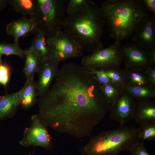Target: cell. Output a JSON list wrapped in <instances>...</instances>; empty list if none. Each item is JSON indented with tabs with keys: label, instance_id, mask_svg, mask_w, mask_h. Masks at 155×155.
Segmentation results:
<instances>
[{
	"label": "cell",
	"instance_id": "1",
	"mask_svg": "<svg viewBox=\"0 0 155 155\" xmlns=\"http://www.w3.org/2000/svg\"><path fill=\"white\" fill-rule=\"evenodd\" d=\"M51 88L38 101L46 126L78 137L89 136L106 115L109 104L95 76L82 65L64 64Z\"/></svg>",
	"mask_w": 155,
	"mask_h": 155
},
{
	"label": "cell",
	"instance_id": "2",
	"mask_svg": "<svg viewBox=\"0 0 155 155\" xmlns=\"http://www.w3.org/2000/svg\"><path fill=\"white\" fill-rule=\"evenodd\" d=\"M105 22L100 6L87 0L82 9L67 16L63 28L83 51L91 53L103 48L102 38Z\"/></svg>",
	"mask_w": 155,
	"mask_h": 155
},
{
	"label": "cell",
	"instance_id": "3",
	"mask_svg": "<svg viewBox=\"0 0 155 155\" xmlns=\"http://www.w3.org/2000/svg\"><path fill=\"white\" fill-rule=\"evenodd\" d=\"M100 7L110 36L119 42L134 34L150 14L142 0H106Z\"/></svg>",
	"mask_w": 155,
	"mask_h": 155
},
{
	"label": "cell",
	"instance_id": "4",
	"mask_svg": "<svg viewBox=\"0 0 155 155\" xmlns=\"http://www.w3.org/2000/svg\"><path fill=\"white\" fill-rule=\"evenodd\" d=\"M140 140L138 127L120 125L92 137L80 152L82 155H118L124 151H129Z\"/></svg>",
	"mask_w": 155,
	"mask_h": 155
},
{
	"label": "cell",
	"instance_id": "5",
	"mask_svg": "<svg viewBox=\"0 0 155 155\" xmlns=\"http://www.w3.org/2000/svg\"><path fill=\"white\" fill-rule=\"evenodd\" d=\"M37 10L34 17L36 31L48 38L61 30L66 18V7L63 0H36Z\"/></svg>",
	"mask_w": 155,
	"mask_h": 155
},
{
	"label": "cell",
	"instance_id": "6",
	"mask_svg": "<svg viewBox=\"0 0 155 155\" xmlns=\"http://www.w3.org/2000/svg\"><path fill=\"white\" fill-rule=\"evenodd\" d=\"M121 47L120 42L115 41L105 48L84 56L81 65L88 71L120 67L123 62Z\"/></svg>",
	"mask_w": 155,
	"mask_h": 155
},
{
	"label": "cell",
	"instance_id": "7",
	"mask_svg": "<svg viewBox=\"0 0 155 155\" xmlns=\"http://www.w3.org/2000/svg\"><path fill=\"white\" fill-rule=\"evenodd\" d=\"M121 51L125 69L146 70L155 64V49L134 42L122 46Z\"/></svg>",
	"mask_w": 155,
	"mask_h": 155
},
{
	"label": "cell",
	"instance_id": "8",
	"mask_svg": "<svg viewBox=\"0 0 155 155\" xmlns=\"http://www.w3.org/2000/svg\"><path fill=\"white\" fill-rule=\"evenodd\" d=\"M47 40L51 56L59 62L69 58L83 56L80 46L63 30L53 36L47 38Z\"/></svg>",
	"mask_w": 155,
	"mask_h": 155
},
{
	"label": "cell",
	"instance_id": "9",
	"mask_svg": "<svg viewBox=\"0 0 155 155\" xmlns=\"http://www.w3.org/2000/svg\"><path fill=\"white\" fill-rule=\"evenodd\" d=\"M31 126L25 130L24 137L20 142L25 147L31 146H38L45 149H50L51 143L46 126L38 115L32 117Z\"/></svg>",
	"mask_w": 155,
	"mask_h": 155
},
{
	"label": "cell",
	"instance_id": "10",
	"mask_svg": "<svg viewBox=\"0 0 155 155\" xmlns=\"http://www.w3.org/2000/svg\"><path fill=\"white\" fill-rule=\"evenodd\" d=\"M135 101L124 88L117 97L109 104L110 118L119 123L120 125H124L132 119Z\"/></svg>",
	"mask_w": 155,
	"mask_h": 155
},
{
	"label": "cell",
	"instance_id": "11",
	"mask_svg": "<svg viewBox=\"0 0 155 155\" xmlns=\"http://www.w3.org/2000/svg\"><path fill=\"white\" fill-rule=\"evenodd\" d=\"M59 63L51 57L41 61L37 73L38 79L36 82L37 92L39 97L44 95L49 90L50 85L57 73Z\"/></svg>",
	"mask_w": 155,
	"mask_h": 155
},
{
	"label": "cell",
	"instance_id": "12",
	"mask_svg": "<svg viewBox=\"0 0 155 155\" xmlns=\"http://www.w3.org/2000/svg\"><path fill=\"white\" fill-rule=\"evenodd\" d=\"M133 40L149 49H155L154 14H150L140 25L134 33Z\"/></svg>",
	"mask_w": 155,
	"mask_h": 155
},
{
	"label": "cell",
	"instance_id": "13",
	"mask_svg": "<svg viewBox=\"0 0 155 155\" xmlns=\"http://www.w3.org/2000/svg\"><path fill=\"white\" fill-rule=\"evenodd\" d=\"M36 23L34 17L28 18L26 16L13 20L7 25V34L12 36L14 41L18 42L19 39L36 32Z\"/></svg>",
	"mask_w": 155,
	"mask_h": 155
},
{
	"label": "cell",
	"instance_id": "14",
	"mask_svg": "<svg viewBox=\"0 0 155 155\" xmlns=\"http://www.w3.org/2000/svg\"><path fill=\"white\" fill-rule=\"evenodd\" d=\"M132 119L140 124L155 122V102L151 100L135 101Z\"/></svg>",
	"mask_w": 155,
	"mask_h": 155
},
{
	"label": "cell",
	"instance_id": "15",
	"mask_svg": "<svg viewBox=\"0 0 155 155\" xmlns=\"http://www.w3.org/2000/svg\"><path fill=\"white\" fill-rule=\"evenodd\" d=\"M17 92L21 107L25 109L30 108L35 103L38 97L36 83L34 78L26 80L24 86Z\"/></svg>",
	"mask_w": 155,
	"mask_h": 155
},
{
	"label": "cell",
	"instance_id": "16",
	"mask_svg": "<svg viewBox=\"0 0 155 155\" xmlns=\"http://www.w3.org/2000/svg\"><path fill=\"white\" fill-rule=\"evenodd\" d=\"M25 61L23 71L26 80L34 78L38 73L41 60L38 56L30 48L26 50Z\"/></svg>",
	"mask_w": 155,
	"mask_h": 155
},
{
	"label": "cell",
	"instance_id": "17",
	"mask_svg": "<svg viewBox=\"0 0 155 155\" xmlns=\"http://www.w3.org/2000/svg\"><path fill=\"white\" fill-rule=\"evenodd\" d=\"M20 106L18 92L0 96V118L14 113Z\"/></svg>",
	"mask_w": 155,
	"mask_h": 155
},
{
	"label": "cell",
	"instance_id": "18",
	"mask_svg": "<svg viewBox=\"0 0 155 155\" xmlns=\"http://www.w3.org/2000/svg\"><path fill=\"white\" fill-rule=\"evenodd\" d=\"M36 32L30 47L41 61L44 60L51 57L47 38L40 32Z\"/></svg>",
	"mask_w": 155,
	"mask_h": 155
},
{
	"label": "cell",
	"instance_id": "19",
	"mask_svg": "<svg viewBox=\"0 0 155 155\" xmlns=\"http://www.w3.org/2000/svg\"><path fill=\"white\" fill-rule=\"evenodd\" d=\"M146 71L124 68L123 69L124 86L150 85L147 78Z\"/></svg>",
	"mask_w": 155,
	"mask_h": 155
},
{
	"label": "cell",
	"instance_id": "20",
	"mask_svg": "<svg viewBox=\"0 0 155 155\" xmlns=\"http://www.w3.org/2000/svg\"><path fill=\"white\" fill-rule=\"evenodd\" d=\"M124 88L135 100H151L155 98V88L150 85L124 86Z\"/></svg>",
	"mask_w": 155,
	"mask_h": 155
},
{
	"label": "cell",
	"instance_id": "21",
	"mask_svg": "<svg viewBox=\"0 0 155 155\" xmlns=\"http://www.w3.org/2000/svg\"><path fill=\"white\" fill-rule=\"evenodd\" d=\"M8 3L15 11L24 16L34 17L37 10L36 0H9Z\"/></svg>",
	"mask_w": 155,
	"mask_h": 155
},
{
	"label": "cell",
	"instance_id": "22",
	"mask_svg": "<svg viewBox=\"0 0 155 155\" xmlns=\"http://www.w3.org/2000/svg\"><path fill=\"white\" fill-rule=\"evenodd\" d=\"M25 53L26 50L20 48L18 42L14 41L12 43L0 42V60L3 55H14L22 57L25 56Z\"/></svg>",
	"mask_w": 155,
	"mask_h": 155
},
{
	"label": "cell",
	"instance_id": "23",
	"mask_svg": "<svg viewBox=\"0 0 155 155\" xmlns=\"http://www.w3.org/2000/svg\"><path fill=\"white\" fill-rule=\"evenodd\" d=\"M102 91L109 104L119 96L124 88L122 86L113 82L101 85Z\"/></svg>",
	"mask_w": 155,
	"mask_h": 155
},
{
	"label": "cell",
	"instance_id": "24",
	"mask_svg": "<svg viewBox=\"0 0 155 155\" xmlns=\"http://www.w3.org/2000/svg\"><path fill=\"white\" fill-rule=\"evenodd\" d=\"M138 128L139 136L142 141L155 139V122H148L140 124Z\"/></svg>",
	"mask_w": 155,
	"mask_h": 155
},
{
	"label": "cell",
	"instance_id": "25",
	"mask_svg": "<svg viewBox=\"0 0 155 155\" xmlns=\"http://www.w3.org/2000/svg\"><path fill=\"white\" fill-rule=\"evenodd\" d=\"M104 71L113 83L120 86H124L123 69L118 67L106 69L104 70Z\"/></svg>",
	"mask_w": 155,
	"mask_h": 155
},
{
	"label": "cell",
	"instance_id": "26",
	"mask_svg": "<svg viewBox=\"0 0 155 155\" xmlns=\"http://www.w3.org/2000/svg\"><path fill=\"white\" fill-rule=\"evenodd\" d=\"M10 66L0 60V84L6 87L10 80L11 71Z\"/></svg>",
	"mask_w": 155,
	"mask_h": 155
},
{
	"label": "cell",
	"instance_id": "27",
	"mask_svg": "<svg viewBox=\"0 0 155 155\" xmlns=\"http://www.w3.org/2000/svg\"><path fill=\"white\" fill-rule=\"evenodd\" d=\"M87 0H69L66 8L67 15L73 14L81 9L85 5Z\"/></svg>",
	"mask_w": 155,
	"mask_h": 155
},
{
	"label": "cell",
	"instance_id": "28",
	"mask_svg": "<svg viewBox=\"0 0 155 155\" xmlns=\"http://www.w3.org/2000/svg\"><path fill=\"white\" fill-rule=\"evenodd\" d=\"M89 71L95 76L97 81L101 85L112 82L111 80L105 74L103 70H95Z\"/></svg>",
	"mask_w": 155,
	"mask_h": 155
},
{
	"label": "cell",
	"instance_id": "29",
	"mask_svg": "<svg viewBox=\"0 0 155 155\" xmlns=\"http://www.w3.org/2000/svg\"><path fill=\"white\" fill-rule=\"evenodd\" d=\"M130 155H150L144 145V142H139L129 151Z\"/></svg>",
	"mask_w": 155,
	"mask_h": 155
},
{
	"label": "cell",
	"instance_id": "30",
	"mask_svg": "<svg viewBox=\"0 0 155 155\" xmlns=\"http://www.w3.org/2000/svg\"><path fill=\"white\" fill-rule=\"evenodd\" d=\"M149 85L155 88V67H152L146 71Z\"/></svg>",
	"mask_w": 155,
	"mask_h": 155
},
{
	"label": "cell",
	"instance_id": "31",
	"mask_svg": "<svg viewBox=\"0 0 155 155\" xmlns=\"http://www.w3.org/2000/svg\"><path fill=\"white\" fill-rule=\"evenodd\" d=\"M142 1L149 12L154 14L155 13V0H142Z\"/></svg>",
	"mask_w": 155,
	"mask_h": 155
},
{
	"label": "cell",
	"instance_id": "32",
	"mask_svg": "<svg viewBox=\"0 0 155 155\" xmlns=\"http://www.w3.org/2000/svg\"><path fill=\"white\" fill-rule=\"evenodd\" d=\"M8 3V0H0V11L6 7Z\"/></svg>",
	"mask_w": 155,
	"mask_h": 155
},
{
	"label": "cell",
	"instance_id": "33",
	"mask_svg": "<svg viewBox=\"0 0 155 155\" xmlns=\"http://www.w3.org/2000/svg\"><path fill=\"white\" fill-rule=\"evenodd\" d=\"M27 155H36L34 153H31Z\"/></svg>",
	"mask_w": 155,
	"mask_h": 155
}]
</instances>
